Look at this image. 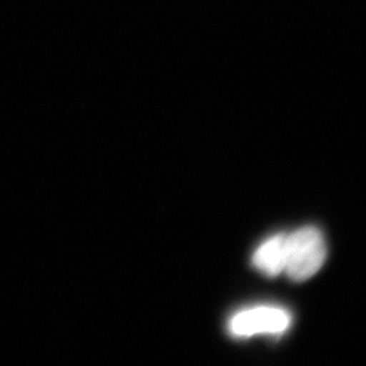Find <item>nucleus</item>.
<instances>
[{
    "instance_id": "obj_1",
    "label": "nucleus",
    "mask_w": 366,
    "mask_h": 366,
    "mask_svg": "<svg viewBox=\"0 0 366 366\" xmlns=\"http://www.w3.org/2000/svg\"><path fill=\"white\" fill-rule=\"evenodd\" d=\"M327 257L325 236L316 227L308 225L288 235L285 273L293 281H305L314 277Z\"/></svg>"
},
{
    "instance_id": "obj_2",
    "label": "nucleus",
    "mask_w": 366,
    "mask_h": 366,
    "mask_svg": "<svg viewBox=\"0 0 366 366\" xmlns=\"http://www.w3.org/2000/svg\"><path fill=\"white\" fill-rule=\"evenodd\" d=\"M292 317L288 311L261 305L243 310L234 315L228 322V330L234 337H252L259 334H281L288 330Z\"/></svg>"
},
{
    "instance_id": "obj_3",
    "label": "nucleus",
    "mask_w": 366,
    "mask_h": 366,
    "mask_svg": "<svg viewBox=\"0 0 366 366\" xmlns=\"http://www.w3.org/2000/svg\"><path fill=\"white\" fill-rule=\"evenodd\" d=\"M288 251V235L278 234L264 240L254 252L252 264L258 272L267 277L284 273L287 264Z\"/></svg>"
}]
</instances>
